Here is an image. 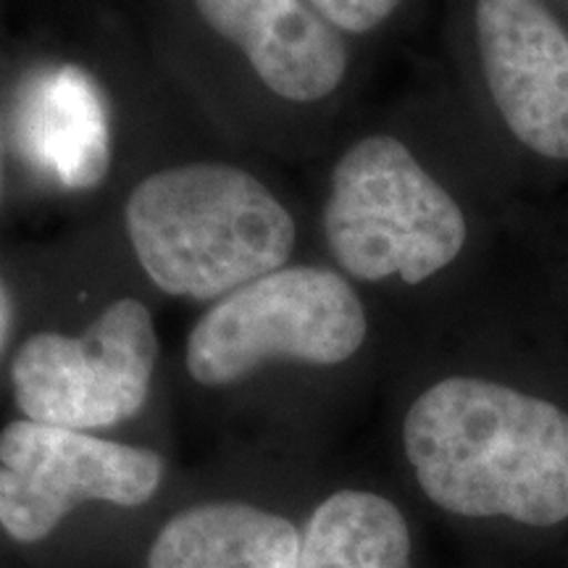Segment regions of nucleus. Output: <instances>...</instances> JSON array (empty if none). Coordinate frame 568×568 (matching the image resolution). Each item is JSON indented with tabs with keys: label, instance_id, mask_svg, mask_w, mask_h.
<instances>
[{
	"label": "nucleus",
	"instance_id": "obj_1",
	"mask_svg": "<svg viewBox=\"0 0 568 568\" xmlns=\"http://www.w3.org/2000/svg\"><path fill=\"white\" fill-rule=\"evenodd\" d=\"M403 447L418 487L447 514L568 521V414L479 376H447L410 403Z\"/></svg>",
	"mask_w": 568,
	"mask_h": 568
},
{
	"label": "nucleus",
	"instance_id": "obj_2",
	"mask_svg": "<svg viewBox=\"0 0 568 568\" xmlns=\"http://www.w3.org/2000/svg\"><path fill=\"white\" fill-rule=\"evenodd\" d=\"M142 274L169 297L216 303L287 266L297 224L274 190L243 166L190 161L142 176L124 203Z\"/></svg>",
	"mask_w": 568,
	"mask_h": 568
},
{
	"label": "nucleus",
	"instance_id": "obj_3",
	"mask_svg": "<svg viewBox=\"0 0 568 568\" xmlns=\"http://www.w3.org/2000/svg\"><path fill=\"white\" fill-rule=\"evenodd\" d=\"M324 237L353 280L422 284L464 253L468 224L406 142L368 134L332 169Z\"/></svg>",
	"mask_w": 568,
	"mask_h": 568
},
{
	"label": "nucleus",
	"instance_id": "obj_4",
	"mask_svg": "<svg viewBox=\"0 0 568 568\" xmlns=\"http://www.w3.org/2000/svg\"><path fill=\"white\" fill-rule=\"evenodd\" d=\"M368 335L366 305L335 268L282 266L203 311L184 345L197 385L226 387L272 361L337 366Z\"/></svg>",
	"mask_w": 568,
	"mask_h": 568
},
{
	"label": "nucleus",
	"instance_id": "obj_5",
	"mask_svg": "<svg viewBox=\"0 0 568 568\" xmlns=\"http://www.w3.org/2000/svg\"><path fill=\"white\" fill-rule=\"evenodd\" d=\"M159 329L140 297H119L82 335L34 332L11 361V393L30 422L111 429L145 408L159 368Z\"/></svg>",
	"mask_w": 568,
	"mask_h": 568
},
{
	"label": "nucleus",
	"instance_id": "obj_6",
	"mask_svg": "<svg viewBox=\"0 0 568 568\" xmlns=\"http://www.w3.org/2000/svg\"><path fill=\"white\" fill-rule=\"evenodd\" d=\"M163 458L151 447L13 418L0 429V531L38 545L77 506L138 508L159 493Z\"/></svg>",
	"mask_w": 568,
	"mask_h": 568
},
{
	"label": "nucleus",
	"instance_id": "obj_7",
	"mask_svg": "<svg viewBox=\"0 0 568 568\" xmlns=\"http://www.w3.org/2000/svg\"><path fill=\"white\" fill-rule=\"evenodd\" d=\"M481 71L508 132L568 161V32L539 0H477Z\"/></svg>",
	"mask_w": 568,
	"mask_h": 568
},
{
	"label": "nucleus",
	"instance_id": "obj_8",
	"mask_svg": "<svg viewBox=\"0 0 568 568\" xmlns=\"http://www.w3.org/2000/svg\"><path fill=\"white\" fill-rule=\"evenodd\" d=\"M219 38L237 48L268 92L318 103L343 88L351 53L343 32L308 0H193Z\"/></svg>",
	"mask_w": 568,
	"mask_h": 568
},
{
	"label": "nucleus",
	"instance_id": "obj_9",
	"mask_svg": "<svg viewBox=\"0 0 568 568\" xmlns=\"http://www.w3.org/2000/svg\"><path fill=\"white\" fill-rule=\"evenodd\" d=\"M301 531L247 503H201L155 537L148 568H297Z\"/></svg>",
	"mask_w": 568,
	"mask_h": 568
},
{
	"label": "nucleus",
	"instance_id": "obj_10",
	"mask_svg": "<svg viewBox=\"0 0 568 568\" xmlns=\"http://www.w3.org/2000/svg\"><path fill=\"white\" fill-rule=\"evenodd\" d=\"M410 550L408 521L393 500L343 489L308 518L297 568H414Z\"/></svg>",
	"mask_w": 568,
	"mask_h": 568
},
{
	"label": "nucleus",
	"instance_id": "obj_11",
	"mask_svg": "<svg viewBox=\"0 0 568 568\" xmlns=\"http://www.w3.org/2000/svg\"><path fill=\"white\" fill-rule=\"evenodd\" d=\"M332 27L345 34L374 32L397 11L403 0H308Z\"/></svg>",
	"mask_w": 568,
	"mask_h": 568
},
{
	"label": "nucleus",
	"instance_id": "obj_12",
	"mask_svg": "<svg viewBox=\"0 0 568 568\" xmlns=\"http://www.w3.org/2000/svg\"><path fill=\"white\" fill-rule=\"evenodd\" d=\"M13 318H17V305H13V295H11L9 284H6L3 276H0V358H3L6 345H9Z\"/></svg>",
	"mask_w": 568,
	"mask_h": 568
},
{
	"label": "nucleus",
	"instance_id": "obj_13",
	"mask_svg": "<svg viewBox=\"0 0 568 568\" xmlns=\"http://www.w3.org/2000/svg\"><path fill=\"white\" fill-rule=\"evenodd\" d=\"M3 184H6V172H3V138H0V203H3Z\"/></svg>",
	"mask_w": 568,
	"mask_h": 568
}]
</instances>
